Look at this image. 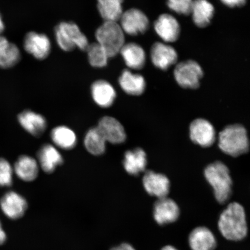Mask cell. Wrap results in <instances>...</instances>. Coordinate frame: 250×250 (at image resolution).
Returning <instances> with one entry per match:
<instances>
[{
    "mask_svg": "<svg viewBox=\"0 0 250 250\" xmlns=\"http://www.w3.org/2000/svg\"><path fill=\"white\" fill-rule=\"evenodd\" d=\"M218 229L222 235L231 241H240L248 234L245 210L236 202L230 203L222 212L218 221Z\"/></svg>",
    "mask_w": 250,
    "mask_h": 250,
    "instance_id": "1",
    "label": "cell"
},
{
    "mask_svg": "<svg viewBox=\"0 0 250 250\" xmlns=\"http://www.w3.org/2000/svg\"><path fill=\"white\" fill-rule=\"evenodd\" d=\"M218 146L222 151L234 157L246 154L249 142L245 127L235 124L225 127L219 134Z\"/></svg>",
    "mask_w": 250,
    "mask_h": 250,
    "instance_id": "2",
    "label": "cell"
},
{
    "mask_svg": "<svg viewBox=\"0 0 250 250\" xmlns=\"http://www.w3.org/2000/svg\"><path fill=\"white\" fill-rule=\"evenodd\" d=\"M206 180L213 188L217 201L224 204L229 199L232 181L227 166L221 162L209 165L205 170Z\"/></svg>",
    "mask_w": 250,
    "mask_h": 250,
    "instance_id": "3",
    "label": "cell"
},
{
    "mask_svg": "<svg viewBox=\"0 0 250 250\" xmlns=\"http://www.w3.org/2000/svg\"><path fill=\"white\" fill-rule=\"evenodd\" d=\"M96 39L109 58L118 55L125 45L124 31L116 21H104L97 30Z\"/></svg>",
    "mask_w": 250,
    "mask_h": 250,
    "instance_id": "4",
    "label": "cell"
},
{
    "mask_svg": "<svg viewBox=\"0 0 250 250\" xmlns=\"http://www.w3.org/2000/svg\"><path fill=\"white\" fill-rule=\"evenodd\" d=\"M56 42L64 51H72L78 48L86 51L89 43L88 40L79 27L73 22H62L55 28Z\"/></svg>",
    "mask_w": 250,
    "mask_h": 250,
    "instance_id": "5",
    "label": "cell"
},
{
    "mask_svg": "<svg viewBox=\"0 0 250 250\" xmlns=\"http://www.w3.org/2000/svg\"><path fill=\"white\" fill-rule=\"evenodd\" d=\"M175 79L184 88L196 89L203 76L202 68L198 62L188 61L180 62L174 71Z\"/></svg>",
    "mask_w": 250,
    "mask_h": 250,
    "instance_id": "6",
    "label": "cell"
},
{
    "mask_svg": "<svg viewBox=\"0 0 250 250\" xmlns=\"http://www.w3.org/2000/svg\"><path fill=\"white\" fill-rule=\"evenodd\" d=\"M120 21L124 32L130 36L145 33L149 27L147 17L142 11L135 8L123 12Z\"/></svg>",
    "mask_w": 250,
    "mask_h": 250,
    "instance_id": "7",
    "label": "cell"
},
{
    "mask_svg": "<svg viewBox=\"0 0 250 250\" xmlns=\"http://www.w3.org/2000/svg\"><path fill=\"white\" fill-rule=\"evenodd\" d=\"M190 137L192 142L203 147H208L215 140V129L212 124L204 119H197L190 125Z\"/></svg>",
    "mask_w": 250,
    "mask_h": 250,
    "instance_id": "8",
    "label": "cell"
},
{
    "mask_svg": "<svg viewBox=\"0 0 250 250\" xmlns=\"http://www.w3.org/2000/svg\"><path fill=\"white\" fill-rule=\"evenodd\" d=\"M0 208L8 218L17 220L23 216L27 208V202L20 193L9 191L0 199Z\"/></svg>",
    "mask_w": 250,
    "mask_h": 250,
    "instance_id": "9",
    "label": "cell"
},
{
    "mask_svg": "<svg viewBox=\"0 0 250 250\" xmlns=\"http://www.w3.org/2000/svg\"><path fill=\"white\" fill-rule=\"evenodd\" d=\"M24 48L26 51L39 60L45 59L51 49V42L45 34L30 32L24 39Z\"/></svg>",
    "mask_w": 250,
    "mask_h": 250,
    "instance_id": "10",
    "label": "cell"
},
{
    "mask_svg": "<svg viewBox=\"0 0 250 250\" xmlns=\"http://www.w3.org/2000/svg\"><path fill=\"white\" fill-rule=\"evenodd\" d=\"M97 127L106 142L119 145L126 140V134L123 125L113 117L105 116L102 118Z\"/></svg>",
    "mask_w": 250,
    "mask_h": 250,
    "instance_id": "11",
    "label": "cell"
},
{
    "mask_svg": "<svg viewBox=\"0 0 250 250\" xmlns=\"http://www.w3.org/2000/svg\"><path fill=\"white\" fill-rule=\"evenodd\" d=\"M180 216V209L173 200L165 198L158 199L154 206V217L156 223L164 226L174 223Z\"/></svg>",
    "mask_w": 250,
    "mask_h": 250,
    "instance_id": "12",
    "label": "cell"
},
{
    "mask_svg": "<svg viewBox=\"0 0 250 250\" xmlns=\"http://www.w3.org/2000/svg\"><path fill=\"white\" fill-rule=\"evenodd\" d=\"M143 183L146 191L158 199L167 197L169 192L170 181L164 174L148 171L143 177Z\"/></svg>",
    "mask_w": 250,
    "mask_h": 250,
    "instance_id": "13",
    "label": "cell"
},
{
    "mask_svg": "<svg viewBox=\"0 0 250 250\" xmlns=\"http://www.w3.org/2000/svg\"><path fill=\"white\" fill-rule=\"evenodd\" d=\"M156 33L166 42H173L179 39L180 26L176 19L169 14L159 16L154 23Z\"/></svg>",
    "mask_w": 250,
    "mask_h": 250,
    "instance_id": "14",
    "label": "cell"
},
{
    "mask_svg": "<svg viewBox=\"0 0 250 250\" xmlns=\"http://www.w3.org/2000/svg\"><path fill=\"white\" fill-rule=\"evenodd\" d=\"M151 58L156 67L167 70L176 63L178 55L173 47L164 43L156 42L152 46Z\"/></svg>",
    "mask_w": 250,
    "mask_h": 250,
    "instance_id": "15",
    "label": "cell"
},
{
    "mask_svg": "<svg viewBox=\"0 0 250 250\" xmlns=\"http://www.w3.org/2000/svg\"><path fill=\"white\" fill-rule=\"evenodd\" d=\"M19 123L28 133L38 137L42 136L47 127V122L42 115L31 110H25L18 115Z\"/></svg>",
    "mask_w": 250,
    "mask_h": 250,
    "instance_id": "16",
    "label": "cell"
},
{
    "mask_svg": "<svg viewBox=\"0 0 250 250\" xmlns=\"http://www.w3.org/2000/svg\"><path fill=\"white\" fill-rule=\"evenodd\" d=\"M38 164L43 171L52 173L56 168L63 163V158L54 146L46 144L43 145L37 153Z\"/></svg>",
    "mask_w": 250,
    "mask_h": 250,
    "instance_id": "17",
    "label": "cell"
},
{
    "mask_svg": "<svg viewBox=\"0 0 250 250\" xmlns=\"http://www.w3.org/2000/svg\"><path fill=\"white\" fill-rule=\"evenodd\" d=\"M189 244L192 250H214L217 240L211 231L205 227H197L190 232Z\"/></svg>",
    "mask_w": 250,
    "mask_h": 250,
    "instance_id": "18",
    "label": "cell"
},
{
    "mask_svg": "<svg viewBox=\"0 0 250 250\" xmlns=\"http://www.w3.org/2000/svg\"><path fill=\"white\" fill-rule=\"evenodd\" d=\"M39 165L35 159L28 155H21L14 166V172L21 180L30 182L37 179L39 173Z\"/></svg>",
    "mask_w": 250,
    "mask_h": 250,
    "instance_id": "19",
    "label": "cell"
},
{
    "mask_svg": "<svg viewBox=\"0 0 250 250\" xmlns=\"http://www.w3.org/2000/svg\"><path fill=\"white\" fill-rule=\"evenodd\" d=\"M91 93L94 102L103 108L110 107L117 96L114 87L104 80L97 81L92 84Z\"/></svg>",
    "mask_w": 250,
    "mask_h": 250,
    "instance_id": "20",
    "label": "cell"
},
{
    "mask_svg": "<svg viewBox=\"0 0 250 250\" xmlns=\"http://www.w3.org/2000/svg\"><path fill=\"white\" fill-rule=\"evenodd\" d=\"M120 53L127 66L131 69L140 70L145 66L146 61L145 50L137 43H125Z\"/></svg>",
    "mask_w": 250,
    "mask_h": 250,
    "instance_id": "21",
    "label": "cell"
},
{
    "mask_svg": "<svg viewBox=\"0 0 250 250\" xmlns=\"http://www.w3.org/2000/svg\"><path fill=\"white\" fill-rule=\"evenodd\" d=\"M119 83L125 93L133 96L142 95L146 86L145 78L142 76L127 70L122 73Z\"/></svg>",
    "mask_w": 250,
    "mask_h": 250,
    "instance_id": "22",
    "label": "cell"
},
{
    "mask_svg": "<svg viewBox=\"0 0 250 250\" xmlns=\"http://www.w3.org/2000/svg\"><path fill=\"white\" fill-rule=\"evenodd\" d=\"M190 14L193 22L199 27H205L210 23L214 14V8L208 0L193 1Z\"/></svg>",
    "mask_w": 250,
    "mask_h": 250,
    "instance_id": "23",
    "label": "cell"
},
{
    "mask_svg": "<svg viewBox=\"0 0 250 250\" xmlns=\"http://www.w3.org/2000/svg\"><path fill=\"white\" fill-rule=\"evenodd\" d=\"M146 163V155L142 148H137L131 150L125 154L124 167L129 174L136 176L141 172L145 171Z\"/></svg>",
    "mask_w": 250,
    "mask_h": 250,
    "instance_id": "24",
    "label": "cell"
},
{
    "mask_svg": "<svg viewBox=\"0 0 250 250\" xmlns=\"http://www.w3.org/2000/svg\"><path fill=\"white\" fill-rule=\"evenodd\" d=\"M21 52L18 46L0 36V68L14 67L21 59Z\"/></svg>",
    "mask_w": 250,
    "mask_h": 250,
    "instance_id": "25",
    "label": "cell"
},
{
    "mask_svg": "<svg viewBox=\"0 0 250 250\" xmlns=\"http://www.w3.org/2000/svg\"><path fill=\"white\" fill-rule=\"evenodd\" d=\"M51 137L54 145L62 149H73L77 143L76 133L70 128L65 126H59L53 129Z\"/></svg>",
    "mask_w": 250,
    "mask_h": 250,
    "instance_id": "26",
    "label": "cell"
},
{
    "mask_svg": "<svg viewBox=\"0 0 250 250\" xmlns=\"http://www.w3.org/2000/svg\"><path fill=\"white\" fill-rule=\"evenodd\" d=\"M100 14L104 21H117L123 14L124 0H97Z\"/></svg>",
    "mask_w": 250,
    "mask_h": 250,
    "instance_id": "27",
    "label": "cell"
},
{
    "mask_svg": "<svg viewBox=\"0 0 250 250\" xmlns=\"http://www.w3.org/2000/svg\"><path fill=\"white\" fill-rule=\"evenodd\" d=\"M106 141L98 127H93L87 131L84 138V146L90 154L102 155L105 152Z\"/></svg>",
    "mask_w": 250,
    "mask_h": 250,
    "instance_id": "28",
    "label": "cell"
},
{
    "mask_svg": "<svg viewBox=\"0 0 250 250\" xmlns=\"http://www.w3.org/2000/svg\"><path fill=\"white\" fill-rule=\"evenodd\" d=\"M90 64L92 66L102 68L106 66L109 59L107 53L98 42L89 44L86 49Z\"/></svg>",
    "mask_w": 250,
    "mask_h": 250,
    "instance_id": "29",
    "label": "cell"
},
{
    "mask_svg": "<svg viewBox=\"0 0 250 250\" xmlns=\"http://www.w3.org/2000/svg\"><path fill=\"white\" fill-rule=\"evenodd\" d=\"M14 168L7 159L0 158V187H9L13 183Z\"/></svg>",
    "mask_w": 250,
    "mask_h": 250,
    "instance_id": "30",
    "label": "cell"
},
{
    "mask_svg": "<svg viewBox=\"0 0 250 250\" xmlns=\"http://www.w3.org/2000/svg\"><path fill=\"white\" fill-rule=\"evenodd\" d=\"M167 3L168 8L178 14L188 15L191 12L193 0H167Z\"/></svg>",
    "mask_w": 250,
    "mask_h": 250,
    "instance_id": "31",
    "label": "cell"
},
{
    "mask_svg": "<svg viewBox=\"0 0 250 250\" xmlns=\"http://www.w3.org/2000/svg\"><path fill=\"white\" fill-rule=\"evenodd\" d=\"M247 0H221L224 4L231 8L242 7L246 4Z\"/></svg>",
    "mask_w": 250,
    "mask_h": 250,
    "instance_id": "32",
    "label": "cell"
},
{
    "mask_svg": "<svg viewBox=\"0 0 250 250\" xmlns=\"http://www.w3.org/2000/svg\"><path fill=\"white\" fill-rule=\"evenodd\" d=\"M111 250H136L132 246L127 243H123L116 248L112 249Z\"/></svg>",
    "mask_w": 250,
    "mask_h": 250,
    "instance_id": "33",
    "label": "cell"
},
{
    "mask_svg": "<svg viewBox=\"0 0 250 250\" xmlns=\"http://www.w3.org/2000/svg\"><path fill=\"white\" fill-rule=\"evenodd\" d=\"M6 240V234L2 229L1 221H0V245L4 244Z\"/></svg>",
    "mask_w": 250,
    "mask_h": 250,
    "instance_id": "34",
    "label": "cell"
},
{
    "mask_svg": "<svg viewBox=\"0 0 250 250\" xmlns=\"http://www.w3.org/2000/svg\"><path fill=\"white\" fill-rule=\"evenodd\" d=\"M5 29V25L4 23V21H2V18L1 17V14H0V35L4 31Z\"/></svg>",
    "mask_w": 250,
    "mask_h": 250,
    "instance_id": "35",
    "label": "cell"
},
{
    "mask_svg": "<svg viewBox=\"0 0 250 250\" xmlns=\"http://www.w3.org/2000/svg\"><path fill=\"white\" fill-rule=\"evenodd\" d=\"M161 250H178L176 248H174L172 246H165L164 248H162Z\"/></svg>",
    "mask_w": 250,
    "mask_h": 250,
    "instance_id": "36",
    "label": "cell"
}]
</instances>
